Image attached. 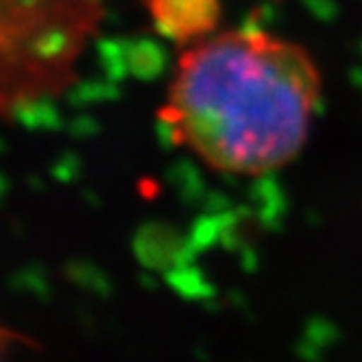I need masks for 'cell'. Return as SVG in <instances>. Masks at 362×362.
I'll return each mask as SVG.
<instances>
[{
    "instance_id": "cell-1",
    "label": "cell",
    "mask_w": 362,
    "mask_h": 362,
    "mask_svg": "<svg viewBox=\"0 0 362 362\" xmlns=\"http://www.w3.org/2000/svg\"><path fill=\"white\" fill-rule=\"evenodd\" d=\"M323 74L310 50L260 29H218L181 48L160 120L175 146L229 177H264L305 148Z\"/></svg>"
},
{
    "instance_id": "cell-2",
    "label": "cell",
    "mask_w": 362,
    "mask_h": 362,
    "mask_svg": "<svg viewBox=\"0 0 362 362\" xmlns=\"http://www.w3.org/2000/svg\"><path fill=\"white\" fill-rule=\"evenodd\" d=\"M103 16L105 0H0V116L64 94Z\"/></svg>"
},
{
    "instance_id": "cell-3",
    "label": "cell",
    "mask_w": 362,
    "mask_h": 362,
    "mask_svg": "<svg viewBox=\"0 0 362 362\" xmlns=\"http://www.w3.org/2000/svg\"><path fill=\"white\" fill-rule=\"evenodd\" d=\"M155 31L179 48L216 33L223 20L221 0H146Z\"/></svg>"
},
{
    "instance_id": "cell-4",
    "label": "cell",
    "mask_w": 362,
    "mask_h": 362,
    "mask_svg": "<svg viewBox=\"0 0 362 362\" xmlns=\"http://www.w3.org/2000/svg\"><path fill=\"white\" fill-rule=\"evenodd\" d=\"M35 343L27 341L22 334H16L7 327L0 325V360H3L5 356H9L11 351L20 349V347H33Z\"/></svg>"
}]
</instances>
